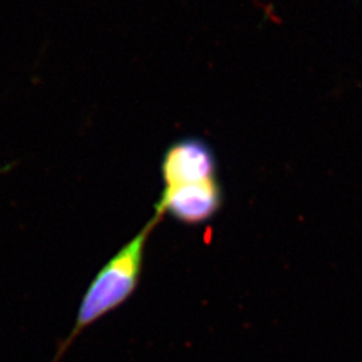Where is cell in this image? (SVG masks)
<instances>
[{"mask_svg": "<svg viewBox=\"0 0 362 362\" xmlns=\"http://www.w3.org/2000/svg\"><path fill=\"white\" fill-rule=\"evenodd\" d=\"M161 219L155 214L143 230L97 272L79 303L71 332L61 342L50 362L61 361L83 330L118 309L132 297L141 278L148 239Z\"/></svg>", "mask_w": 362, "mask_h": 362, "instance_id": "1", "label": "cell"}, {"mask_svg": "<svg viewBox=\"0 0 362 362\" xmlns=\"http://www.w3.org/2000/svg\"><path fill=\"white\" fill-rule=\"evenodd\" d=\"M223 203V192L218 179L164 187L155 208L156 215L184 224H202L212 219Z\"/></svg>", "mask_w": 362, "mask_h": 362, "instance_id": "2", "label": "cell"}, {"mask_svg": "<svg viewBox=\"0 0 362 362\" xmlns=\"http://www.w3.org/2000/svg\"><path fill=\"white\" fill-rule=\"evenodd\" d=\"M216 157L212 148L197 137L170 144L161 160L164 187L216 179Z\"/></svg>", "mask_w": 362, "mask_h": 362, "instance_id": "3", "label": "cell"}]
</instances>
